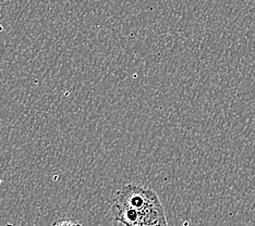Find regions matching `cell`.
Returning <instances> with one entry per match:
<instances>
[{"mask_svg": "<svg viewBox=\"0 0 255 226\" xmlns=\"http://www.w3.org/2000/svg\"><path fill=\"white\" fill-rule=\"evenodd\" d=\"M112 212L125 226H168L157 194L134 184L126 185L116 194Z\"/></svg>", "mask_w": 255, "mask_h": 226, "instance_id": "6da1fadb", "label": "cell"}, {"mask_svg": "<svg viewBox=\"0 0 255 226\" xmlns=\"http://www.w3.org/2000/svg\"><path fill=\"white\" fill-rule=\"evenodd\" d=\"M53 226H83L80 222L71 219H60L54 222Z\"/></svg>", "mask_w": 255, "mask_h": 226, "instance_id": "7a4b0ae2", "label": "cell"}]
</instances>
